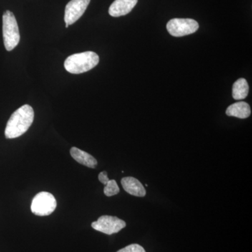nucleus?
Wrapping results in <instances>:
<instances>
[{"label": "nucleus", "instance_id": "nucleus-1", "mask_svg": "<svg viewBox=\"0 0 252 252\" xmlns=\"http://www.w3.org/2000/svg\"><path fill=\"white\" fill-rule=\"evenodd\" d=\"M34 110L31 106L25 104L13 113L6 124L5 137L17 138L27 132L34 121Z\"/></svg>", "mask_w": 252, "mask_h": 252}, {"label": "nucleus", "instance_id": "nucleus-2", "mask_svg": "<svg viewBox=\"0 0 252 252\" xmlns=\"http://www.w3.org/2000/svg\"><path fill=\"white\" fill-rule=\"evenodd\" d=\"M99 61L98 55L93 51H86L69 56L64 61V66L71 74H82L94 69Z\"/></svg>", "mask_w": 252, "mask_h": 252}, {"label": "nucleus", "instance_id": "nucleus-3", "mask_svg": "<svg viewBox=\"0 0 252 252\" xmlns=\"http://www.w3.org/2000/svg\"><path fill=\"white\" fill-rule=\"evenodd\" d=\"M3 39L5 49L12 51L20 41L19 28L14 14L10 11H6L2 16Z\"/></svg>", "mask_w": 252, "mask_h": 252}, {"label": "nucleus", "instance_id": "nucleus-4", "mask_svg": "<svg viewBox=\"0 0 252 252\" xmlns=\"http://www.w3.org/2000/svg\"><path fill=\"white\" fill-rule=\"evenodd\" d=\"M57 206V202L52 194L49 192H40L33 198L31 211L37 216H48L51 215Z\"/></svg>", "mask_w": 252, "mask_h": 252}, {"label": "nucleus", "instance_id": "nucleus-5", "mask_svg": "<svg viewBox=\"0 0 252 252\" xmlns=\"http://www.w3.org/2000/svg\"><path fill=\"white\" fill-rule=\"evenodd\" d=\"M198 28V22L190 18H173L167 24L168 32L177 37L193 34Z\"/></svg>", "mask_w": 252, "mask_h": 252}, {"label": "nucleus", "instance_id": "nucleus-6", "mask_svg": "<svg viewBox=\"0 0 252 252\" xmlns=\"http://www.w3.org/2000/svg\"><path fill=\"white\" fill-rule=\"evenodd\" d=\"M93 228L107 235H112L126 226V222L117 217L104 215L91 224Z\"/></svg>", "mask_w": 252, "mask_h": 252}, {"label": "nucleus", "instance_id": "nucleus-7", "mask_svg": "<svg viewBox=\"0 0 252 252\" xmlns=\"http://www.w3.org/2000/svg\"><path fill=\"white\" fill-rule=\"evenodd\" d=\"M90 1L91 0H71L66 5L64 18L66 28L77 22L85 12Z\"/></svg>", "mask_w": 252, "mask_h": 252}, {"label": "nucleus", "instance_id": "nucleus-8", "mask_svg": "<svg viewBox=\"0 0 252 252\" xmlns=\"http://www.w3.org/2000/svg\"><path fill=\"white\" fill-rule=\"evenodd\" d=\"M138 0H115L109 9V14L113 17L125 16L132 11Z\"/></svg>", "mask_w": 252, "mask_h": 252}, {"label": "nucleus", "instance_id": "nucleus-9", "mask_svg": "<svg viewBox=\"0 0 252 252\" xmlns=\"http://www.w3.org/2000/svg\"><path fill=\"white\" fill-rule=\"evenodd\" d=\"M123 188L127 193L134 196L144 197L146 190L140 181L132 177H124L122 180Z\"/></svg>", "mask_w": 252, "mask_h": 252}, {"label": "nucleus", "instance_id": "nucleus-10", "mask_svg": "<svg viewBox=\"0 0 252 252\" xmlns=\"http://www.w3.org/2000/svg\"><path fill=\"white\" fill-rule=\"evenodd\" d=\"M70 154L73 158L81 165H85L90 168H94L97 165V160L93 156L77 147L71 148Z\"/></svg>", "mask_w": 252, "mask_h": 252}, {"label": "nucleus", "instance_id": "nucleus-11", "mask_svg": "<svg viewBox=\"0 0 252 252\" xmlns=\"http://www.w3.org/2000/svg\"><path fill=\"white\" fill-rule=\"evenodd\" d=\"M226 115L239 119H247L251 115L250 105L245 102H238L231 104L226 109Z\"/></svg>", "mask_w": 252, "mask_h": 252}, {"label": "nucleus", "instance_id": "nucleus-12", "mask_svg": "<svg viewBox=\"0 0 252 252\" xmlns=\"http://www.w3.org/2000/svg\"><path fill=\"white\" fill-rule=\"evenodd\" d=\"M249 85L246 79L241 78L237 80L233 86V97L237 100L245 99L248 96Z\"/></svg>", "mask_w": 252, "mask_h": 252}, {"label": "nucleus", "instance_id": "nucleus-13", "mask_svg": "<svg viewBox=\"0 0 252 252\" xmlns=\"http://www.w3.org/2000/svg\"><path fill=\"white\" fill-rule=\"evenodd\" d=\"M120 189L115 180H109L104 188V193L107 196L111 197L119 193Z\"/></svg>", "mask_w": 252, "mask_h": 252}, {"label": "nucleus", "instance_id": "nucleus-14", "mask_svg": "<svg viewBox=\"0 0 252 252\" xmlns=\"http://www.w3.org/2000/svg\"><path fill=\"white\" fill-rule=\"evenodd\" d=\"M117 252H146L145 250L137 244H132L122 249Z\"/></svg>", "mask_w": 252, "mask_h": 252}, {"label": "nucleus", "instance_id": "nucleus-15", "mask_svg": "<svg viewBox=\"0 0 252 252\" xmlns=\"http://www.w3.org/2000/svg\"><path fill=\"white\" fill-rule=\"evenodd\" d=\"M98 179L99 182H100L101 183L103 184L104 185H107V184L108 183L109 181L110 180L108 178V176H107V172L105 171L100 172V173L99 174Z\"/></svg>", "mask_w": 252, "mask_h": 252}]
</instances>
